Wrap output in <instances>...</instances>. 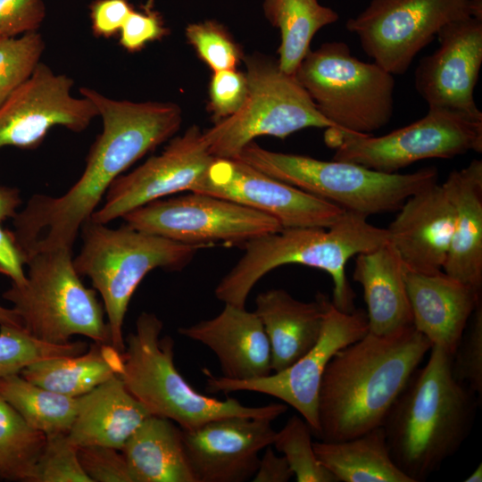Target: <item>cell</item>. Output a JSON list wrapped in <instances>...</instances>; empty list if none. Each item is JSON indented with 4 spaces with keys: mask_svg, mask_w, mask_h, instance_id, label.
<instances>
[{
    "mask_svg": "<svg viewBox=\"0 0 482 482\" xmlns=\"http://www.w3.org/2000/svg\"><path fill=\"white\" fill-rule=\"evenodd\" d=\"M79 93L94 104L102 131L89 149L83 173L66 193L34 195L13 218L12 234L24 260L38 250L72 249L81 226L112 183L170 139L182 121L174 103L116 100L89 87H80Z\"/></svg>",
    "mask_w": 482,
    "mask_h": 482,
    "instance_id": "1",
    "label": "cell"
},
{
    "mask_svg": "<svg viewBox=\"0 0 482 482\" xmlns=\"http://www.w3.org/2000/svg\"><path fill=\"white\" fill-rule=\"evenodd\" d=\"M431 346L411 325L386 335L368 331L337 352L320 383L315 436L343 441L381 427Z\"/></svg>",
    "mask_w": 482,
    "mask_h": 482,
    "instance_id": "2",
    "label": "cell"
},
{
    "mask_svg": "<svg viewBox=\"0 0 482 482\" xmlns=\"http://www.w3.org/2000/svg\"><path fill=\"white\" fill-rule=\"evenodd\" d=\"M392 405L382 427L397 467L413 482L425 481L469 436L478 401L455 379L453 355L432 345Z\"/></svg>",
    "mask_w": 482,
    "mask_h": 482,
    "instance_id": "3",
    "label": "cell"
},
{
    "mask_svg": "<svg viewBox=\"0 0 482 482\" xmlns=\"http://www.w3.org/2000/svg\"><path fill=\"white\" fill-rule=\"evenodd\" d=\"M367 219L345 211L328 228L282 229L246 242L243 256L218 283L216 298L245 307L253 287L268 272L282 265L301 264L327 272L333 281V305L345 312L354 311L355 294L346 278V263L390 242L387 229Z\"/></svg>",
    "mask_w": 482,
    "mask_h": 482,
    "instance_id": "4",
    "label": "cell"
},
{
    "mask_svg": "<svg viewBox=\"0 0 482 482\" xmlns=\"http://www.w3.org/2000/svg\"><path fill=\"white\" fill-rule=\"evenodd\" d=\"M162 327L155 314L141 312L122 352L120 377L151 415L168 419L183 430H192L223 417L274 420L287 411L283 403L246 406L235 398L220 400L195 390L175 367L174 341L170 336L161 337Z\"/></svg>",
    "mask_w": 482,
    "mask_h": 482,
    "instance_id": "5",
    "label": "cell"
},
{
    "mask_svg": "<svg viewBox=\"0 0 482 482\" xmlns=\"http://www.w3.org/2000/svg\"><path fill=\"white\" fill-rule=\"evenodd\" d=\"M80 232L82 245L73 265L80 276L91 279L100 294L107 316L110 344L122 353L124 318L142 279L157 268L180 270L198 250L206 247L179 243L126 224L111 229L90 218L83 223Z\"/></svg>",
    "mask_w": 482,
    "mask_h": 482,
    "instance_id": "6",
    "label": "cell"
},
{
    "mask_svg": "<svg viewBox=\"0 0 482 482\" xmlns=\"http://www.w3.org/2000/svg\"><path fill=\"white\" fill-rule=\"evenodd\" d=\"M235 159L345 211L367 217L398 211L409 196L438 182V170L433 166L411 173H386L345 161L273 152L253 141Z\"/></svg>",
    "mask_w": 482,
    "mask_h": 482,
    "instance_id": "7",
    "label": "cell"
},
{
    "mask_svg": "<svg viewBox=\"0 0 482 482\" xmlns=\"http://www.w3.org/2000/svg\"><path fill=\"white\" fill-rule=\"evenodd\" d=\"M25 265V282L12 283L3 297L29 334L53 345L66 344L75 335L110 344L103 307L76 271L71 248L38 250L26 258Z\"/></svg>",
    "mask_w": 482,
    "mask_h": 482,
    "instance_id": "8",
    "label": "cell"
},
{
    "mask_svg": "<svg viewBox=\"0 0 482 482\" xmlns=\"http://www.w3.org/2000/svg\"><path fill=\"white\" fill-rule=\"evenodd\" d=\"M295 78L332 128L353 135H372L394 113V75L376 62L354 57L342 41L310 50Z\"/></svg>",
    "mask_w": 482,
    "mask_h": 482,
    "instance_id": "9",
    "label": "cell"
},
{
    "mask_svg": "<svg viewBox=\"0 0 482 482\" xmlns=\"http://www.w3.org/2000/svg\"><path fill=\"white\" fill-rule=\"evenodd\" d=\"M248 92L243 107L204 131L215 158L235 159L254 138L281 139L307 128H332L295 75L262 54L244 57Z\"/></svg>",
    "mask_w": 482,
    "mask_h": 482,
    "instance_id": "10",
    "label": "cell"
},
{
    "mask_svg": "<svg viewBox=\"0 0 482 482\" xmlns=\"http://www.w3.org/2000/svg\"><path fill=\"white\" fill-rule=\"evenodd\" d=\"M325 142L334 160L396 173L426 159H450L482 152V115L428 108L421 119L386 135L359 136L327 129Z\"/></svg>",
    "mask_w": 482,
    "mask_h": 482,
    "instance_id": "11",
    "label": "cell"
},
{
    "mask_svg": "<svg viewBox=\"0 0 482 482\" xmlns=\"http://www.w3.org/2000/svg\"><path fill=\"white\" fill-rule=\"evenodd\" d=\"M470 16L482 19L472 0H371L345 27L365 54L395 76L409 70L445 25Z\"/></svg>",
    "mask_w": 482,
    "mask_h": 482,
    "instance_id": "12",
    "label": "cell"
},
{
    "mask_svg": "<svg viewBox=\"0 0 482 482\" xmlns=\"http://www.w3.org/2000/svg\"><path fill=\"white\" fill-rule=\"evenodd\" d=\"M121 218L135 229L204 247L216 242L245 245L282 229L271 216L230 200L195 192L154 200Z\"/></svg>",
    "mask_w": 482,
    "mask_h": 482,
    "instance_id": "13",
    "label": "cell"
},
{
    "mask_svg": "<svg viewBox=\"0 0 482 482\" xmlns=\"http://www.w3.org/2000/svg\"><path fill=\"white\" fill-rule=\"evenodd\" d=\"M368 331V317L363 310L345 312L327 298L320 337L303 356L280 371L247 380L217 377L204 369L207 390L223 394L248 391L278 398L295 409L310 426L312 436H316L319 390L325 370L337 352L361 339Z\"/></svg>",
    "mask_w": 482,
    "mask_h": 482,
    "instance_id": "14",
    "label": "cell"
},
{
    "mask_svg": "<svg viewBox=\"0 0 482 482\" xmlns=\"http://www.w3.org/2000/svg\"><path fill=\"white\" fill-rule=\"evenodd\" d=\"M191 192L221 197L271 216L282 229L328 228L345 212L237 159L214 158Z\"/></svg>",
    "mask_w": 482,
    "mask_h": 482,
    "instance_id": "15",
    "label": "cell"
},
{
    "mask_svg": "<svg viewBox=\"0 0 482 482\" xmlns=\"http://www.w3.org/2000/svg\"><path fill=\"white\" fill-rule=\"evenodd\" d=\"M74 81L40 62L0 106V148L33 149L54 127L85 130L98 117L94 104L71 93Z\"/></svg>",
    "mask_w": 482,
    "mask_h": 482,
    "instance_id": "16",
    "label": "cell"
},
{
    "mask_svg": "<svg viewBox=\"0 0 482 482\" xmlns=\"http://www.w3.org/2000/svg\"><path fill=\"white\" fill-rule=\"evenodd\" d=\"M214 158L204 131L193 125L171 139L160 154L119 176L108 188L104 205L90 219L107 224L154 200L192 191Z\"/></svg>",
    "mask_w": 482,
    "mask_h": 482,
    "instance_id": "17",
    "label": "cell"
},
{
    "mask_svg": "<svg viewBox=\"0 0 482 482\" xmlns=\"http://www.w3.org/2000/svg\"><path fill=\"white\" fill-rule=\"evenodd\" d=\"M436 36L439 46L416 67V91L428 108L482 115L474 100L482 65V19L449 22Z\"/></svg>",
    "mask_w": 482,
    "mask_h": 482,
    "instance_id": "18",
    "label": "cell"
},
{
    "mask_svg": "<svg viewBox=\"0 0 482 482\" xmlns=\"http://www.w3.org/2000/svg\"><path fill=\"white\" fill-rule=\"evenodd\" d=\"M272 420L229 416L183 430V444L195 482L252 480L260 453L272 445Z\"/></svg>",
    "mask_w": 482,
    "mask_h": 482,
    "instance_id": "19",
    "label": "cell"
},
{
    "mask_svg": "<svg viewBox=\"0 0 482 482\" xmlns=\"http://www.w3.org/2000/svg\"><path fill=\"white\" fill-rule=\"evenodd\" d=\"M386 228L405 270L443 271L454 227V208L438 182L417 191L403 204Z\"/></svg>",
    "mask_w": 482,
    "mask_h": 482,
    "instance_id": "20",
    "label": "cell"
},
{
    "mask_svg": "<svg viewBox=\"0 0 482 482\" xmlns=\"http://www.w3.org/2000/svg\"><path fill=\"white\" fill-rule=\"evenodd\" d=\"M178 331L213 352L224 378L247 380L272 373L270 345L262 323L245 307L225 303L217 316Z\"/></svg>",
    "mask_w": 482,
    "mask_h": 482,
    "instance_id": "21",
    "label": "cell"
},
{
    "mask_svg": "<svg viewBox=\"0 0 482 482\" xmlns=\"http://www.w3.org/2000/svg\"><path fill=\"white\" fill-rule=\"evenodd\" d=\"M412 325L432 345L453 354L478 304L481 290L440 271H405Z\"/></svg>",
    "mask_w": 482,
    "mask_h": 482,
    "instance_id": "22",
    "label": "cell"
},
{
    "mask_svg": "<svg viewBox=\"0 0 482 482\" xmlns=\"http://www.w3.org/2000/svg\"><path fill=\"white\" fill-rule=\"evenodd\" d=\"M455 217L443 271L478 290L482 287V161L452 170L442 184Z\"/></svg>",
    "mask_w": 482,
    "mask_h": 482,
    "instance_id": "23",
    "label": "cell"
},
{
    "mask_svg": "<svg viewBox=\"0 0 482 482\" xmlns=\"http://www.w3.org/2000/svg\"><path fill=\"white\" fill-rule=\"evenodd\" d=\"M327 298L320 293L314 301L303 302L279 288L257 295L254 312L270 342L272 372L287 368L317 343Z\"/></svg>",
    "mask_w": 482,
    "mask_h": 482,
    "instance_id": "24",
    "label": "cell"
},
{
    "mask_svg": "<svg viewBox=\"0 0 482 482\" xmlns=\"http://www.w3.org/2000/svg\"><path fill=\"white\" fill-rule=\"evenodd\" d=\"M405 271L390 242L356 255L353 278L363 290L370 332L386 335L412 325Z\"/></svg>",
    "mask_w": 482,
    "mask_h": 482,
    "instance_id": "25",
    "label": "cell"
},
{
    "mask_svg": "<svg viewBox=\"0 0 482 482\" xmlns=\"http://www.w3.org/2000/svg\"><path fill=\"white\" fill-rule=\"evenodd\" d=\"M150 415L118 375L79 396L68 436L76 446L96 445L120 451Z\"/></svg>",
    "mask_w": 482,
    "mask_h": 482,
    "instance_id": "26",
    "label": "cell"
},
{
    "mask_svg": "<svg viewBox=\"0 0 482 482\" xmlns=\"http://www.w3.org/2000/svg\"><path fill=\"white\" fill-rule=\"evenodd\" d=\"M120 452L132 482H195L182 429L168 419L148 416Z\"/></svg>",
    "mask_w": 482,
    "mask_h": 482,
    "instance_id": "27",
    "label": "cell"
},
{
    "mask_svg": "<svg viewBox=\"0 0 482 482\" xmlns=\"http://www.w3.org/2000/svg\"><path fill=\"white\" fill-rule=\"evenodd\" d=\"M319 461L337 482H413L392 459L383 427L337 442H313Z\"/></svg>",
    "mask_w": 482,
    "mask_h": 482,
    "instance_id": "28",
    "label": "cell"
},
{
    "mask_svg": "<svg viewBox=\"0 0 482 482\" xmlns=\"http://www.w3.org/2000/svg\"><path fill=\"white\" fill-rule=\"evenodd\" d=\"M122 353L111 344L95 343L87 352L35 362L20 374L51 391L79 397L122 371Z\"/></svg>",
    "mask_w": 482,
    "mask_h": 482,
    "instance_id": "29",
    "label": "cell"
},
{
    "mask_svg": "<svg viewBox=\"0 0 482 482\" xmlns=\"http://www.w3.org/2000/svg\"><path fill=\"white\" fill-rule=\"evenodd\" d=\"M262 8L266 19L280 32L278 66L291 75L311 50L316 33L339 19L337 11L319 0H263Z\"/></svg>",
    "mask_w": 482,
    "mask_h": 482,
    "instance_id": "30",
    "label": "cell"
},
{
    "mask_svg": "<svg viewBox=\"0 0 482 482\" xmlns=\"http://www.w3.org/2000/svg\"><path fill=\"white\" fill-rule=\"evenodd\" d=\"M0 395L29 426L46 436L68 434L79 404V396L51 391L21 374L0 377Z\"/></svg>",
    "mask_w": 482,
    "mask_h": 482,
    "instance_id": "31",
    "label": "cell"
},
{
    "mask_svg": "<svg viewBox=\"0 0 482 482\" xmlns=\"http://www.w3.org/2000/svg\"><path fill=\"white\" fill-rule=\"evenodd\" d=\"M46 438L0 395V479L35 482Z\"/></svg>",
    "mask_w": 482,
    "mask_h": 482,
    "instance_id": "32",
    "label": "cell"
},
{
    "mask_svg": "<svg viewBox=\"0 0 482 482\" xmlns=\"http://www.w3.org/2000/svg\"><path fill=\"white\" fill-rule=\"evenodd\" d=\"M82 341L53 345L40 341L22 327L0 325V377L20 374L28 365L45 359L85 352Z\"/></svg>",
    "mask_w": 482,
    "mask_h": 482,
    "instance_id": "33",
    "label": "cell"
},
{
    "mask_svg": "<svg viewBox=\"0 0 482 482\" xmlns=\"http://www.w3.org/2000/svg\"><path fill=\"white\" fill-rule=\"evenodd\" d=\"M312 436L308 423L293 415L280 430L276 431L272 445L286 458L297 482H337L319 461Z\"/></svg>",
    "mask_w": 482,
    "mask_h": 482,
    "instance_id": "34",
    "label": "cell"
},
{
    "mask_svg": "<svg viewBox=\"0 0 482 482\" xmlns=\"http://www.w3.org/2000/svg\"><path fill=\"white\" fill-rule=\"evenodd\" d=\"M45 48L37 30L20 37H0V106L30 78Z\"/></svg>",
    "mask_w": 482,
    "mask_h": 482,
    "instance_id": "35",
    "label": "cell"
},
{
    "mask_svg": "<svg viewBox=\"0 0 482 482\" xmlns=\"http://www.w3.org/2000/svg\"><path fill=\"white\" fill-rule=\"evenodd\" d=\"M197 56L212 71L234 70L244 54L225 26L214 20L189 24L185 30Z\"/></svg>",
    "mask_w": 482,
    "mask_h": 482,
    "instance_id": "36",
    "label": "cell"
},
{
    "mask_svg": "<svg viewBox=\"0 0 482 482\" xmlns=\"http://www.w3.org/2000/svg\"><path fill=\"white\" fill-rule=\"evenodd\" d=\"M35 482H92L78 456V446L68 434L46 436Z\"/></svg>",
    "mask_w": 482,
    "mask_h": 482,
    "instance_id": "37",
    "label": "cell"
},
{
    "mask_svg": "<svg viewBox=\"0 0 482 482\" xmlns=\"http://www.w3.org/2000/svg\"><path fill=\"white\" fill-rule=\"evenodd\" d=\"M452 372L456 380L474 394H482V305L473 312L452 357Z\"/></svg>",
    "mask_w": 482,
    "mask_h": 482,
    "instance_id": "38",
    "label": "cell"
},
{
    "mask_svg": "<svg viewBox=\"0 0 482 482\" xmlns=\"http://www.w3.org/2000/svg\"><path fill=\"white\" fill-rule=\"evenodd\" d=\"M248 92L245 74L234 70L213 71L209 86V112L214 122L237 113Z\"/></svg>",
    "mask_w": 482,
    "mask_h": 482,
    "instance_id": "39",
    "label": "cell"
},
{
    "mask_svg": "<svg viewBox=\"0 0 482 482\" xmlns=\"http://www.w3.org/2000/svg\"><path fill=\"white\" fill-rule=\"evenodd\" d=\"M78 456L92 482H132L120 450L104 445L78 446Z\"/></svg>",
    "mask_w": 482,
    "mask_h": 482,
    "instance_id": "40",
    "label": "cell"
},
{
    "mask_svg": "<svg viewBox=\"0 0 482 482\" xmlns=\"http://www.w3.org/2000/svg\"><path fill=\"white\" fill-rule=\"evenodd\" d=\"M119 43L129 53L143 49L147 44L160 40L169 34L162 17L147 6L144 12L133 10L120 32Z\"/></svg>",
    "mask_w": 482,
    "mask_h": 482,
    "instance_id": "41",
    "label": "cell"
},
{
    "mask_svg": "<svg viewBox=\"0 0 482 482\" xmlns=\"http://www.w3.org/2000/svg\"><path fill=\"white\" fill-rule=\"evenodd\" d=\"M45 16L43 0H0V37L36 31Z\"/></svg>",
    "mask_w": 482,
    "mask_h": 482,
    "instance_id": "42",
    "label": "cell"
},
{
    "mask_svg": "<svg viewBox=\"0 0 482 482\" xmlns=\"http://www.w3.org/2000/svg\"><path fill=\"white\" fill-rule=\"evenodd\" d=\"M89 8L92 31L104 38L118 34L133 11L128 0H95Z\"/></svg>",
    "mask_w": 482,
    "mask_h": 482,
    "instance_id": "43",
    "label": "cell"
},
{
    "mask_svg": "<svg viewBox=\"0 0 482 482\" xmlns=\"http://www.w3.org/2000/svg\"><path fill=\"white\" fill-rule=\"evenodd\" d=\"M24 264L23 255L12 232L0 227V273L10 278L13 284H23L26 280Z\"/></svg>",
    "mask_w": 482,
    "mask_h": 482,
    "instance_id": "44",
    "label": "cell"
},
{
    "mask_svg": "<svg viewBox=\"0 0 482 482\" xmlns=\"http://www.w3.org/2000/svg\"><path fill=\"white\" fill-rule=\"evenodd\" d=\"M294 478L286 458L276 454L271 445L264 449V453L260 457L255 474L252 481L253 482H287Z\"/></svg>",
    "mask_w": 482,
    "mask_h": 482,
    "instance_id": "45",
    "label": "cell"
},
{
    "mask_svg": "<svg viewBox=\"0 0 482 482\" xmlns=\"http://www.w3.org/2000/svg\"><path fill=\"white\" fill-rule=\"evenodd\" d=\"M21 204V198L17 188L0 185V222L7 218H14Z\"/></svg>",
    "mask_w": 482,
    "mask_h": 482,
    "instance_id": "46",
    "label": "cell"
},
{
    "mask_svg": "<svg viewBox=\"0 0 482 482\" xmlns=\"http://www.w3.org/2000/svg\"><path fill=\"white\" fill-rule=\"evenodd\" d=\"M0 325H11L22 327L21 320L14 311L11 308H4L0 305ZM23 328V327H22Z\"/></svg>",
    "mask_w": 482,
    "mask_h": 482,
    "instance_id": "47",
    "label": "cell"
},
{
    "mask_svg": "<svg viewBox=\"0 0 482 482\" xmlns=\"http://www.w3.org/2000/svg\"><path fill=\"white\" fill-rule=\"evenodd\" d=\"M482 481V464L479 465L468 476L465 482H481Z\"/></svg>",
    "mask_w": 482,
    "mask_h": 482,
    "instance_id": "48",
    "label": "cell"
},
{
    "mask_svg": "<svg viewBox=\"0 0 482 482\" xmlns=\"http://www.w3.org/2000/svg\"><path fill=\"white\" fill-rule=\"evenodd\" d=\"M475 7L482 12V0H472Z\"/></svg>",
    "mask_w": 482,
    "mask_h": 482,
    "instance_id": "49",
    "label": "cell"
}]
</instances>
